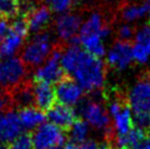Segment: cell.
<instances>
[{
  "label": "cell",
  "mask_w": 150,
  "mask_h": 149,
  "mask_svg": "<svg viewBox=\"0 0 150 149\" xmlns=\"http://www.w3.org/2000/svg\"><path fill=\"white\" fill-rule=\"evenodd\" d=\"M62 66L66 74L72 76L79 86L88 92L102 88L105 80V65L79 45H69L62 53Z\"/></svg>",
  "instance_id": "obj_1"
},
{
  "label": "cell",
  "mask_w": 150,
  "mask_h": 149,
  "mask_svg": "<svg viewBox=\"0 0 150 149\" xmlns=\"http://www.w3.org/2000/svg\"><path fill=\"white\" fill-rule=\"evenodd\" d=\"M104 98L108 102V112L114 121L112 125L117 136L127 135L134 128L132 108L129 105L127 95L113 91L111 93H104Z\"/></svg>",
  "instance_id": "obj_2"
},
{
  "label": "cell",
  "mask_w": 150,
  "mask_h": 149,
  "mask_svg": "<svg viewBox=\"0 0 150 149\" xmlns=\"http://www.w3.org/2000/svg\"><path fill=\"white\" fill-rule=\"evenodd\" d=\"M54 50L50 35L46 32H41L35 34L24 46L21 54V60L25 66L34 68L45 62Z\"/></svg>",
  "instance_id": "obj_3"
},
{
  "label": "cell",
  "mask_w": 150,
  "mask_h": 149,
  "mask_svg": "<svg viewBox=\"0 0 150 149\" xmlns=\"http://www.w3.org/2000/svg\"><path fill=\"white\" fill-rule=\"evenodd\" d=\"M26 66L20 58H4L0 62V88L4 92H10L14 88L25 82Z\"/></svg>",
  "instance_id": "obj_4"
},
{
  "label": "cell",
  "mask_w": 150,
  "mask_h": 149,
  "mask_svg": "<svg viewBox=\"0 0 150 149\" xmlns=\"http://www.w3.org/2000/svg\"><path fill=\"white\" fill-rule=\"evenodd\" d=\"M30 133L33 149H52L63 147L66 139L63 131L50 123H44Z\"/></svg>",
  "instance_id": "obj_5"
},
{
  "label": "cell",
  "mask_w": 150,
  "mask_h": 149,
  "mask_svg": "<svg viewBox=\"0 0 150 149\" xmlns=\"http://www.w3.org/2000/svg\"><path fill=\"white\" fill-rule=\"evenodd\" d=\"M62 53L59 48H55L50 56L41 67L34 72V82L58 83L65 78V70L62 66Z\"/></svg>",
  "instance_id": "obj_6"
},
{
  "label": "cell",
  "mask_w": 150,
  "mask_h": 149,
  "mask_svg": "<svg viewBox=\"0 0 150 149\" xmlns=\"http://www.w3.org/2000/svg\"><path fill=\"white\" fill-rule=\"evenodd\" d=\"M130 108L135 113L150 114V77H142L127 95Z\"/></svg>",
  "instance_id": "obj_7"
},
{
  "label": "cell",
  "mask_w": 150,
  "mask_h": 149,
  "mask_svg": "<svg viewBox=\"0 0 150 149\" xmlns=\"http://www.w3.org/2000/svg\"><path fill=\"white\" fill-rule=\"evenodd\" d=\"M22 126L19 114L12 110L0 113V145L9 146L22 135Z\"/></svg>",
  "instance_id": "obj_8"
},
{
  "label": "cell",
  "mask_w": 150,
  "mask_h": 149,
  "mask_svg": "<svg viewBox=\"0 0 150 149\" xmlns=\"http://www.w3.org/2000/svg\"><path fill=\"white\" fill-rule=\"evenodd\" d=\"M81 113L89 124L94 128L103 131L104 134L113 127L106 108L98 101H89L81 109Z\"/></svg>",
  "instance_id": "obj_9"
},
{
  "label": "cell",
  "mask_w": 150,
  "mask_h": 149,
  "mask_svg": "<svg viewBox=\"0 0 150 149\" xmlns=\"http://www.w3.org/2000/svg\"><path fill=\"white\" fill-rule=\"evenodd\" d=\"M56 100L59 104L72 106L80 101L83 95V89L80 87L79 83L70 76H65L55 88Z\"/></svg>",
  "instance_id": "obj_10"
},
{
  "label": "cell",
  "mask_w": 150,
  "mask_h": 149,
  "mask_svg": "<svg viewBox=\"0 0 150 149\" xmlns=\"http://www.w3.org/2000/svg\"><path fill=\"white\" fill-rule=\"evenodd\" d=\"M133 45L129 42H115L106 54V62L115 69L123 70L133 62Z\"/></svg>",
  "instance_id": "obj_11"
},
{
  "label": "cell",
  "mask_w": 150,
  "mask_h": 149,
  "mask_svg": "<svg viewBox=\"0 0 150 149\" xmlns=\"http://www.w3.org/2000/svg\"><path fill=\"white\" fill-rule=\"evenodd\" d=\"M81 18L75 13L63 14L55 22V30L57 36L64 42L70 43L74 38L78 37V32L81 28Z\"/></svg>",
  "instance_id": "obj_12"
},
{
  "label": "cell",
  "mask_w": 150,
  "mask_h": 149,
  "mask_svg": "<svg viewBox=\"0 0 150 149\" xmlns=\"http://www.w3.org/2000/svg\"><path fill=\"white\" fill-rule=\"evenodd\" d=\"M46 117L64 132H69L75 122L78 120L74 109L59 103H56L50 111H47Z\"/></svg>",
  "instance_id": "obj_13"
},
{
  "label": "cell",
  "mask_w": 150,
  "mask_h": 149,
  "mask_svg": "<svg viewBox=\"0 0 150 149\" xmlns=\"http://www.w3.org/2000/svg\"><path fill=\"white\" fill-rule=\"evenodd\" d=\"M133 57L139 64H145L150 57V21L135 33Z\"/></svg>",
  "instance_id": "obj_14"
},
{
  "label": "cell",
  "mask_w": 150,
  "mask_h": 149,
  "mask_svg": "<svg viewBox=\"0 0 150 149\" xmlns=\"http://www.w3.org/2000/svg\"><path fill=\"white\" fill-rule=\"evenodd\" d=\"M33 93L35 106L42 112L50 111L56 104L55 88L50 83L34 82Z\"/></svg>",
  "instance_id": "obj_15"
},
{
  "label": "cell",
  "mask_w": 150,
  "mask_h": 149,
  "mask_svg": "<svg viewBox=\"0 0 150 149\" xmlns=\"http://www.w3.org/2000/svg\"><path fill=\"white\" fill-rule=\"evenodd\" d=\"M11 105L19 110H23L26 108H34V93H33V83L25 81L20 86L14 88L13 90L8 92Z\"/></svg>",
  "instance_id": "obj_16"
},
{
  "label": "cell",
  "mask_w": 150,
  "mask_h": 149,
  "mask_svg": "<svg viewBox=\"0 0 150 149\" xmlns=\"http://www.w3.org/2000/svg\"><path fill=\"white\" fill-rule=\"evenodd\" d=\"M111 28L105 23L102 14L99 12H93L90 17L84 21L80 28L79 36H87V35H99L103 40L110 35Z\"/></svg>",
  "instance_id": "obj_17"
},
{
  "label": "cell",
  "mask_w": 150,
  "mask_h": 149,
  "mask_svg": "<svg viewBox=\"0 0 150 149\" xmlns=\"http://www.w3.org/2000/svg\"><path fill=\"white\" fill-rule=\"evenodd\" d=\"M50 9L42 6L40 8H35L26 16V21H28V25H29V30L31 32L34 33H41L46 25L50 23Z\"/></svg>",
  "instance_id": "obj_18"
},
{
  "label": "cell",
  "mask_w": 150,
  "mask_h": 149,
  "mask_svg": "<svg viewBox=\"0 0 150 149\" xmlns=\"http://www.w3.org/2000/svg\"><path fill=\"white\" fill-rule=\"evenodd\" d=\"M19 118L21 122L23 128L29 131L38 128L40 125L44 124L46 120V115L44 112L38 110V108H26L19 111Z\"/></svg>",
  "instance_id": "obj_19"
},
{
  "label": "cell",
  "mask_w": 150,
  "mask_h": 149,
  "mask_svg": "<svg viewBox=\"0 0 150 149\" xmlns=\"http://www.w3.org/2000/svg\"><path fill=\"white\" fill-rule=\"evenodd\" d=\"M23 40L24 37L10 30L4 41L0 43V57H13V55L21 48Z\"/></svg>",
  "instance_id": "obj_20"
},
{
  "label": "cell",
  "mask_w": 150,
  "mask_h": 149,
  "mask_svg": "<svg viewBox=\"0 0 150 149\" xmlns=\"http://www.w3.org/2000/svg\"><path fill=\"white\" fill-rule=\"evenodd\" d=\"M79 40L83 50L92 56L101 58L105 55V46L103 44V38L101 36L87 35V36H79Z\"/></svg>",
  "instance_id": "obj_21"
},
{
  "label": "cell",
  "mask_w": 150,
  "mask_h": 149,
  "mask_svg": "<svg viewBox=\"0 0 150 149\" xmlns=\"http://www.w3.org/2000/svg\"><path fill=\"white\" fill-rule=\"evenodd\" d=\"M148 14V2L144 4H127L122 9L121 16L123 20L133 22L142 19Z\"/></svg>",
  "instance_id": "obj_22"
},
{
  "label": "cell",
  "mask_w": 150,
  "mask_h": 149,
  "mask_svg": "<svg viewBox=\"0 0 150 149\" xmlns=\"http://www.w3.org/2000/svg\"><path fill=\"white\" fill-rule=\"evenodd\" d=\"M88 134H89L88 123L81 118H78L70 128L69 137H70V140L74 141L75 144H81L87 140Z\"/></svg>",
  "instance_id": "obj_23"
},
{
  "label": "cell",
  "mask_w": 150,
  "mask_h": 149,
  "mask_svg": "<svg viewBox=\"0 0 150 149\" xmlns=\"http://www.w3.org/2000/svg\"><path fill=\"white\" fill-rule=\"evenodd\" d=\"M20 11L19 0H0V19L7 20L17 18Z\"/></svg>",
  "instance_id": "obj_24"
},
{
  "label": "cell",
  "mask_w": 150,
  "mask_h": 149,
  "mask_svg": "<svg viewBox=\"0 0 150 149\" xmlns=\"http://www.w3.org/2000/svg\"><path fill=\"white\" fill-rule=\"evenodd\" d=\"M10 30L16 32L17 34L21 35L25 38V36L29 33V25L25 17H17L10 25Z\"/></svg>",
  "instance_id": "obj_25"
},
{
  "label": "cell",
  "mask_w": 150,
  "mask_h": 149,
  "mask_svg": "<svg viewBox=\"0 0 150 149\" xmlns=\"http://www.w3.org/2000/svg\"><path fill=\"white\" fill-rule=\"evenodd\" d=\"M8 149H33V144L31 139V133L22 134L20 137H18L12 144L8 146Z\"/></svg>",
  "instance_id": "obj_26"
},
{
  "label": "cell",
  "mask_w": 150,
  "mask_h": 149,
  "mask_svg": "<svg viewBox=\"0 0 150 149\" xmlns=\"http://www.w3.org/2000/svg\"><path fill=\"white\" fill-rule=\"evenodd\" d=\"M133 122L134 127H138L140 129L150 132V114H148V113H135Z\"/></svg>",
  "instance_id": "obj_27"
},
{
  "label": "cell",
  "mask_w": 150,
  "mask_h": 149,
  "mask_svg": "<svg viewBox=\"0 0 150 149\" xmlns=\"http://www.w3.org/2000/svg\"><path fill=\"white\" fill-rule=\"evenodd\" d=\"M55 12H64L69 8L74 0H44Z\"/></svg>",
  "instance_id": "obj_28"
},
{
  "label": "cell",
  "mask_w": 150,
  "mask_h": 149,
  "mask_svg": "<svg viewBox=\"0 0 150 149\" xmlns=\"http://www.w3.org/2000/svg\"><path fill=\"white\" fill-rule=\"evenodd\" d=\"M135 33L136 32H135V29H134L133 26H130L129 24H123L120 26L117 35H118L120 41L129 42L130 38H133L135 36Z\"/></svg>",
  "instance_id": "obj_29"
},
{
  "label": "cell",
  "mask_w": 150,
  "mask_h": 149,
  "mask_svg": "<svg viewBox=\"0 0 150 149\" xmlns=\"http://www.w3.org/2000/svg\"><path fill=\"white\" fill-rule=\"evenodd\" d=\"M11 108H12V105H11L9 94L7 92L0 91V113L9 111V110H11Z\"/></svg>",
  "instance_id": "obj_30"
},
{
  "label": "cell",
  "mask_w": 150,
  "mask_h": 149,
  "mask_svg": "<svg viewBox=\"0 0 150 149\" xmlns=\"http://www.w3.org/2000/svg\"><path fill=\"white\" fill-rule=\"evenodd\" d=\"M10 31V25H9L7 20H1L0 19V43L4 41V37Z\"/></svg>",
  "instance_id": "obj_31"
},
{
  "label": "cell",
  "mask_w": 150,
  "mask_h": 149,
  "mask_svg": "<svg viewBox=\"0 0 150 149\" xmlns=\"http://www.w3.org/2000/svg\"><path fill=\"white\" fill-rule=\"evenodd\" d=\"M78 149H99V146L94 140L87 139L86 141L78 145Z\"/></svg>",
  "instance_id": "obj_32"
},
{
  "label": "cell",
  "mask_w": 150,
  "mask_h": 149,
  "mask_svg": "<svg viewBox=\"0 0 150 149\" xmlns=\"http://www.w3.org/2000/svg\"><path fill=\"white\" fill-rule=\"evenodd\" d=\"M130 149H150V133L137 146H135L134 148H130Z\"/></svg>",
  "instance_id": "obj_33"
},
{
  "label": "cell",
  "mask_w": 150,
  "mask_h": 149,
  "mask_svg": "<svg viewBox=\"0 0 150 149\" xmlns=\"http://www.w3.org/2000/svg\"><path fill=\"white\" fill-rule=\"evenodd\" d=\"M62 149H78V145L77 144H75L74 141H67V143H65L63 146V148Z\"/></svg>",
  "instance_id": "obj_34"
},
{
  "label": "cell",
  "mask_w": 150,
  "mask_h": 149,
  "mask_svg": "<svg viewBox=\"0 0 150 149\" xmlns=\"http://www.w3.org/2000/svg\"><path fill=\"white\" fill-rule=\"evenodd\" d=\"M99 149H112V147L108 145V144H106V143H103V144L99 147Z\"/></svg>",
  "instance_id": "obj_35"
},
{
  "label": "cell",
  "mask_w": 150,
  "mask_h": 149,
  "mask_svg": "<svg viewBox=\"0 0 150 149\" xmlns=\"http://www.w3.org/2000/svg\"><path fill=\"white\" fill-rule=\"evenodd\" d=\"M121 149H127V148H121Z\"/></svg>",
  "instance_id": "obj_36"
},
{
  "label": "cell",
  "mask_w": 150,
  "mask_h": 149,
  "mask_svg": "<svg viewBox=\"0 0 150 149\" xmlns=\"http://www.w3.org/2000/svg\"><path fill=\"white\" fill-rule=\"evenodd\" d=\"M149 1H150V0H149Z\"/></svg>",
  "instance_id": "obj_37"
}]
</instances>
